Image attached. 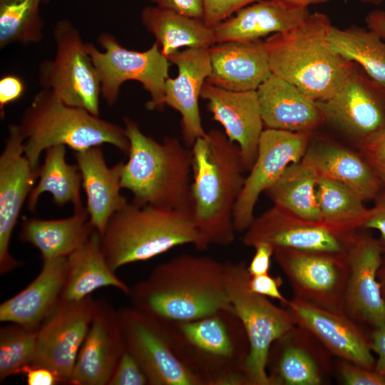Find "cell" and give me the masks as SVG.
<instances>
[{"instance_id":"cell-24","label":"cell","mask_w":385,"mask_h":385,"mask_svg":"<svg viewBox=\"0 0 385 385\" xmlns=\"http://www.w3.org/2000/svg\"><path fill=\"white\" fill-rule=\"evenodd\" d=\"M209 55L211 73L206 81L226 90L257 91L272 74L261 40L217 43L209 48Z\"/></svg>"},{"instance_id":"cell-36","label":"cell","mask_w":385,"mask_h":385,"mask_svg":"<svg viewBox=\"0 0 385 385\" xmlns=\"http://www.w3.org/2000/svg\"><path fill=\"white\" fill-rule=\"evenodd\" d=\"M317 197L322 222L332 229L351 233L364 227L369 209L352 189L332 179L319 176Z\"/></svg>"},{"instance_id":"cell-27","label":"cell","mask_w":385,"mask_h":385,"mask_svg":"<svg viewBox=\"0 0 385 385\" xmlns=\"http://www.w3.org/2000/svg\"><path fill=\"white\" fill-rule=\"evenodd\" d=\"M310 14L308 7L293 6L274 0H260L212 26L216 43L254 41L270 34L287 31Z\"/></svg>"},{"instance_id":"cell-22","label":"cell","mask_w":385,"mask_h":385,"mask_svg":"<svg viewBox=\"0 0 385 385\" xmlns=\"http://www.w3.org/2000/svg\"><path fill=\"white\" fill-rule=\"evenodd\" d=\"M200 97L207 101L213 119L240 151L243 168L250 170L258 150L263 121L257 91H234L205 81Z\"/></svg>"},{"instance_id":"cell-21","label":"cell","mask_w":385,"mask_h":385,"mask_svg":"<svg viewBox=\"0 0 385 385\" xmlns=\"http://www.w3.org/2000/svg\"><path fill=\"white\" fill-rule=\"evenodd\" d=\"M382 252L378 240L356 235L347 253L349 274L344 312L374 328L385 325V299L378 279Z\"/></svg>"},{"instance_id":"cell-40","label":"cell","mask_w":385,"mask_h":385,"mask_svg":"<svg viewBox=\"0 0 385 385\" xmlns=\"http://www.w3.org/2000/svg\"><path fill=\"white\" fill-rule=\"evenodd\" d=\"M337 371L346 385H385V374L339 359Z\"/></svg>"},{"instance_id":"cell-46","label":"cell","mask_w":385,"mask_h":385,"mask_svg":"<svg viewBox=\"0 0 385 385\" xmlns=\"http://www.w3.org/2000/svg\"><path fill=\"white\" fill-rule=\"evenodd\" d=\"M160 9L172 11L190 17L202 19V0H151Z\"/></svg>"},{"instance_id":"cell-10","label":"cell","mask_w":385,"mask_h":385,"mask_svg":"<svg viewBox=\"0 0 385 385\" xmlns=\"http://www.w3.org/2000/svg\"><path fill=\"white\" fill-rule=\"evenodd\" d=\"M53 36L56 55L39 66L40 85L66 104L100 116V80L79 32L63 19L56 24Z\"/></svg>"},{"instance_id":"cell-28","label":"cell","mask_w":385,"mask_h":385,"mask_svg":"<svg viewBox=\"0 0 385 385\" xmlns=\"http://www.w3.org/2000/svg\"><path fill=\"white\" fill-rule=\"evenodd\" d=\"M257 92L266 128L312 131L324 120L314 101L273 74L258 87Z\"/></svg>"},{"instance_id":"cell-1","label":"cell","mask_w":385,"mask_h":385,"mask_svg":"<svg viewBox=\"0 0 385 385\" xmlns=\"http://www.w3.org/2000/svg\"><path fill=\"white\" fill-rule=\"evenodd\" d=\"M132 306L163 321H190L232 309L227 291V262L183 254L156 266L130 287Z\"/></svg>"},{"instance_id":"cell-45","label":"cell","mask_w":385,"mask_h":385,"mask_svg":"<svg viewBox=\"0 0 385 385\" xmlns=\"http://www.w3.org/2000/svg\"><path fill=\"white\" fill-rule=\"evenodd\" d=\"M253 247L255 250V254L247 266L250 276L269 274L271 258L274 256V247L266 242H259Z\"/></svg>"},{"instance_id":"cell-47","label":"cell","mask_w":385,"mask_h":385,"mask_svg":"<svg viewBox=\"0 0 385 385\" xmlns=\"http://www.w3.org/2000/svg\"><path fill=\"white\" fill-rule=\"evenodd\" d=\"M374 205L369 209V216L363 228L374 229L379 233L378 240L385 250V192L376 195Z\"/></svg>"},{"instance_id":"cell-20","label":"cell","mask_w":385,"mask_h":385,"mask_svg":"<svg viewBox=\"0 0 385 385\" xmlns=\"http://www.w3.org/2000/svg\"><path fill=\"white\" fill-rule=\"evenodd\" d=\"M125 349L117 310L106 299L95 300L69 384L108 385Z\"/></svg>"},{"instance_id":"cell-31","label":"cell","mask_w":385,"mask_h":385,"mask_svg":"<svg viewBox=\"0 0 385 385\" xmlns=\"http://www.w3.org/2000/svg\"><path fill=\"white\" fill-rule=\"evenodd\" d=\"M304 156L313 164L319 176L346 185L363 200L375 198L379 192L381 182L371 166L347 148L320 142L307 149Z\"/></svg>"},{"instance_id":"cell-33","label":"cell","mask_w":385,"mask_h":385,"mask_svg":"<svg viewBox=\"0 0 385 385\" xmlns=\"http://www.w3.org/2000/svg\"><path fill=\"white\" fill-rule=\"evenodd\" d=\"M318 178L314 166L304 155L289 165L265 192L274 205L304 220L322 222L317 197Z\"/></svg>"},{"instance_id":"cell-50","label":"cell","mask_w":385,"mask_h":385,"mask_svg":"<svg viewBox=\"0 0 385 385\" xmlns=\"http://www.w3.org/2000/svg\"><path fill=\"white\" fill-rule=\"evenodd\" d=\"M367 29L376 32L385 40V11L374 10L369 12L365 19Z\"/></svg>"},{"instance_id":"cell-30","label":"cell","mask_w":385,"mask_h":385,"mask_svg":"<svg viewBox=\"0 0 385 385\" xmlns=\"http://www.w3.org/2000/svg\"><path fill=\"white\" fill-rule=\"evenodd\" d=\"M95 229L86 207L75 209L73 215L58 220L26 218L19 237L38 250L42 260L68 257L79 248Z\"/></svg>"},{"instance_id":"cell-7","label":"cell","mask_w":385,"mask_h":385,"mask_svg":"<svg viewBox=\"0 0 385 385\" xmlns=\"http://www.w3.org/2000/svg\"><path fill=\"white\" fill-rule=\"evenodd\" d=\"M101 238L106 260L115 272L175 247L192 244L196 248L199 243L192 208L142 206L133 201L111 216Z\"/></svg>"},{"instance_id":"cell-44","label":"cell","mask_w":385,"mask_h":385,"mask_svg":"<svg viewBox=\"0 0 385 385\" xmlns=\"http://www.w3.org/2000/svg\"><path fill=\"white\" fill-rule=\"evenodd\" d=\"M25 85L22 79L16 75H6L0 79L1 117L4 116L5 107L18 101L24 94Z\"/></svg>"},{"instance_id":"cell-29","label":"cell","mask_w":385,"mask_h":385,"mask_svg":"<svg viewBox=\"0 0 385 385\" xmlns=\"http://www.w3.org/2000/svg\"><path fill=\"white\" fill-rule=\"evenodd\" d=\"M68 258V272L61 299L79 301L99 288L113 287L128 294L130 287L116 276L103 253L101 238L94 230Z\"/></svg>"},{"instance_id":"cell-43","label":"cell","mask_w":385,"mask_h":385,"mask_svg":"<svg viewBox=\"0 0 385 385\" xmlns=\"http://www.w3.org/2000/svg\"><path fill=\"white\" fill-rule=\"evenodd\" d=\"M283 280L280 277H273L270 274L258 276H250L247 286L250 291L279 301L284 306L287 304V299L282 294L280 287Z\"/></svg>"},{"instance_id":"cell-4","label":"cell","mask_w":385,"mask_h":385,"mask_svg":"<svg viewBox=\"0 0 385 385\" xmlns=\"http://www.w3.org/2000/svg\"><path fill=\"white\" fill-rule=\"evenodd\" d=\"M173 351L202 385H250V344L232 309L190 321H163Z\"/></svg>"},{"instance_id":"cell-19","label":"cell","mask_w":385,"mask_h":385,"mask_svg":"<svg viewBox=\"0 0 385 385\" xmlns=\"http://www.w3.org/2000/svg\"><path fill=\"white\" fill-rule=\"evenodd\" d=\"M332 354L307 330L295 325L276 339L268 354L270 385H321L330 375Z\"/></svg>"},{"instance_id":"cell-41","label":"cell","mask_w":385,"mask_h":385,"mask_svg":"<svg viewBox=\"0 0 385 385\" xmlns=\"http://www.w3.org/2000/svg\"><path fill=\"white\" fill-rule=\"evenodd\" d=\"M202 21L212 27L228 19L242 8L260 0H202Z\"/></svg>"},{"instance_id":"cell-8","label":"cell","mask_w":385,"mask_h":385,"mask_svg":"<svg viewBox=\"0 0 385 385\" xmlns=\"http://www.w3.org/2000/svg\"><path fill=\"white\" fill-rule=\"evenodd\" d=\"M226 262L227 294L250 344L245 375L250 385H270L267 371L270 349L296 324L286 307H279L249 289L250 274L245 262Z\"/></svg>"},{"instance_id":"cell-32","label":"cell","mask_w":385,"mask_h":385,"mask_svg":"<svg viewBox=\"0 0 385 385\" xmlns=\"http://www.w3.org/2000/svg\"><path fill=\"white\" fill-rule=\"evenodd\" d=\"M140 19L145 28L153 34L162 54L166 58L182 47L210 48L216 43L212 27L202 19L157 6L144 7Z\"/></svg>"},{"instance_id":"cell-54","label":"cell","mask_w":385,"mask_h":385,"mask_svg":"<svg viewBox=\"0 0 385 385\" xmlns=\"http://www.w3.org/2000/svg\"><path fill=\"white\" fill-rule=\"evenodd\" d=\"M49 1H51V0H42V1H43V2H48Z\"/></svg>"},{"instance_id":"cell-2","label":"cell","mask_w":385,"mask_h":385,"mask_svg":"<svg viewBox=\"0 0 385 385\" xmlns=\"http://www.w3.org/2000/svg\"><path fill=\"white\" fill-rule=\"evenodd\" d=\"M191 151L196 249L229 245L235 240L234 210L245 179L240 148L225 133L212 129L195 141Z\"/></svg>"},{"instance_id":"cell-51","label":"cell","mask_w":385,"mask_h":385,"mask_svg":"<svg viewBox=\"0 0 385 385\" xmlns=\"http://www.w3.org/2000/svg\"><path fill=\"white\" fill-rule=\"evenodd\" d=\"M284 4L299 7H308L312 4H319L329 2L332 0H274Z\"/></svg>"},{"instance_id":"cell-18","label":"cell","mask_w":385,"mask_h":385,"mask_svg":"<svg viewBox=\"0 0 385 385\" xmlns=\"http://www.w3.org/2000/svg\"><path fill=\"white\" fill-rule=\"evenodd\" d=\"M296 325L310 332L331 354L358 366L374 369L376 359L357 322L344 312L324 308L293 297L284 306Z\"/></svg>"},{"instance_id":"cell-5","label":"cell","mask_w":385,"mask_h":385,"mask_svg":"<svg viewBox=\"0 0 385 385\" xmlns=\"http://www.w3.org/2000/svg\"><path fill=\"white\" fill-rule=\"evenodd\" d=\"M123 121L130 148L121 187L132 193V201L142 206L192 208L191 149L173 137L156 141L135 120L124 118Z\"/></svg>"},{"instance_id":"cell-6","label":"cell","mask_w":385,"mask_h":385,"mask_svg":"<svg viewBox=\"0 0 385 385\" xmlns=\"http://www.w3.org/2000/svg\"><path fill=\"white\" fill-rule=\"evenodd\" d=\"M18 125L24 138V155L34 170H39L43 151L55 145L78 152L107 143L125 155L130 148L125 128L66 104L49 89L34 96Z\"/></svg>"},{"instance_id":"cell-15","label":"cell","mask_w":385,"mask_h":385,"mask_svg":"<svg viewBox=\"0 0 385 385\" xmlns=\"http://www.w3.org/2000/svg\"><path fill=\"white\" fill-rule=\"evenodd\" d=\"M312 131L263 130L255 161L245 177L235 204L233 220L236 232L245 231L254 220L257 201L292 163L304 157Z\"/></svg>"},{"instance_id":"cell-17","label":"cell","mask_w":385,"mask_h":385,"mask_svg":"<svg viewBox=\"0 0 385 385\" xmlns=\"http://www.w3.org/2000/svg\"><path fill=\"white\" fill-rule=\"evenodd\" d=\"M315 102L324 120L360 141L385 128V86L355 68L334 96Z\"/></svg>"},{"instance_id":"cell-25","label":"cell","mask_w":385,"mask_h":385,"mask_svg":"<svg viewBox=\"0 0 385 385\" xmlns=\"http://www.w3.org/2000/svg\"><path fill=\"white\" fill-rule=\"evenodd\" d=\"M74 158L82 176L90 223L101 237L111 216L128 202L120 192L124 162L109 168L100 146L75 152Z\"/></svg>"},{"instance_id":"cell-42","label":"cell","mask_w":385,"mask_h":385,"mask_svg":"<svg viewBox=\"0 0 385 385\" xmlns=\"http://www.w3.org/2000/svg\"><path fill=\"white\" fill-rule=\"evenodd\" d=\"M365 160L385 185V128L361 141Z\"/></svg>"},{"instance_id":"cell-12","label":"cell","mask_w":385,"mask_h":385,"mask_svg":"<svg viewBox=\"0 0 385 385\" xmlns=\"http://www.w3.org/2000/svg\"><path fill=\"white\" fill-rule=\"evenodd\" d=\"M294 297L329 309L344 312L349 274L347 254L274 249Z\"/></svg>"},{"instance_id":"cell-53","label":"cell","mask_w":385,"mask_h":385,"mask_svg":"<svg viewBox=\"0 0 385 385\" xmlns=\"http://www.w3.org/2000/svg\"><path fill=\"white\" fill-rule=\"evenodd\" d=\"M359 1L364 4H373V5H379L384 1V0H359Z\"/></svg>"},{"instance_id":"cell-49","label":"cell","mask_w":385,"mask_h":385,"mask_svg":"<svg viewBox=\"0 0 385 385\" xmlns=\"http://www.w3.org/2000/svg\"><path fill=\"white\" fill-rule=\"evenodd\" d=\"M369 342L371 351L377 355L374 369L385 374V325L374 328Z\"/></svg>"},{"instance_id":"cell-38","label":"cell","mask_w":385,"mask_h":385,"mask_svg":"<svg viewBox=\"0 0 385 385\" xmlns=\"http://www.w3.org/2000/svg\"><path fill=\"white\" fill-rule=\"evenodd\" d=\"M38 329L7 323L0 328V381L20 374L31 365L37 346Z\"/></svg>"},{"instance_id":"cell-9","label":"cell","mask_w":385,"mask_h":385,"mask_svg":"<svg viewBox=\"0 0 385 385\" xmlns=\"http://www.w3.org/2000/svg\"><path fill=\"white\" fill-rule=\"evenodd\" d=\"M98 41L103 51L91 43L86 50L98 73L101 97L112 106L117 101L120 86L127 81H136L150 95L147 103L149 110L162 109L165 103V81L169 76L171 63L162 54L155 42L144 51L122 46L110 33L101 34Z\"/></svg>"},{"instance_id":"cell-16","label":"cell","mask_w":385,"mask_h":385,"mask_svg":"<svg viewBox=\"0 0 385 385\" xmlns=\"http://www.w3.org/2000/svg\"><path fill=\"white\" fill-rule=\"evenodd\" d=\"M24 138L17 124L9 126V136L0 156V274L21 266L10 252L14 229L34 187L38 170H34L24 152Z\"/></svg>"},{"instance_id":"cell-14","label":"cell","mask_w":385,"mask_h":385,"mask_svg":"<svg viewBox=\"0 0 385 385\" xmlns=\"http://www.w3.org/2000/svg\"><path fill=\"white\" fill-rule=\"evenodd\" d=\"M356 235L336 231L323 222L301 218L274 205L245 231L244 245L253 247L266 242L274 249L347 254Z\"/></svg>"},{"instance_id":"cell-26","label":"cell","mask_w":385,"mask_h":385,"mask_svg":"<svg viewBox=\"0 0 385 385\" xmlns=\"http://www.w3.org/2000/svg\"><path fill=\"white\" fill-rule=\"evenodd\" d=\"M68 272V258L43 260L37 277L0 305V322L38 329L58 303Z\"/></svg>"},{"instance_id":"cell-13","label":"cell","mask_w":385,"mask_h":385,"mask_svg":"<svg viewBox=\"0 0 385 385\" xmlns=\"http://www.w3.org/2000/svg\"><path fill=\"white\" fill-rule=\"evenodd\" d=\"M94 304L91 296L79 301L60 299L38 329L36 351L31 365L47 368L60 383L70 384Z\"/></svg>"},{"instance_id":"cell-37","label":"cell","mask_w":385,"mask_h":385,"mask_svg":"<svg viewBox=\"0 0 385 385\" xmlns=\"http://www.w3.org/2000/svg\"><path fill=\"white\" fill-rule=\"evenodd\" d=\"M42 0H0V48L19 43L28 45L43 37Z\"/></svg>"},{"instance_id":"cell-23","label":"cell","mask_w":385,"mask_h":385,"mask_svg":"<svg viewBox=\"0 0 385 385\" xmlns=\"http://www.w3.org/2000/svg\"><path fill=\"white\" fill-rule=\"evenodd\" d=\"M167 58L177 66L178 73L165 81V103L180 113L183 139L192 147L207 133L202 124L199 97L211 73L209 48H187Z\"/></svg>"},{"instance_id":"cell-39","label":"cell","mask_w":385,"mask_h":385,"mask_svg":"<svg viewBox=\"0 0 385 385\" xmlns=\"http://www.w3.org/2000/svg\"><path fill=\"white\" fill-rule=\"evenodd\" d=\"M148 380L139 363L125 349L108 385H147Z\"/></svg>"},{"instance_id":"cell-52","label":"cell","mask_w":385,"mask_h":385,"mask_svg":"<svg viewBox=\"0 0 385 385\" xmlns=\"http://www.w3.org/2000/svg\"><path fill=\"white\" fill-rule=\"evenodd\" d=\"M378 279L382 295L385 299V262H383V260L378 272Z\"/></svg>"},{"instance_id":"cell-3","label":"cell","mask_w":385,"mask_h":385,"mask_svg":"<svg viewBox=\"0 0 385 385\" xmlns=\"http://www.w3.org/2000/svg\"><path fill=\"white\" fill-rule=\"evenodd\" d=\"M323 14H310L296 27L265 41L272 74L294 86L314 101L334 96L354 69L328 39L332 26Z\"/></svg>"},{"instance_id":"cell-35","label":"cell","mask_w":385,"mask_h":385,"mask_svg":"<svg viewBox=\"0 0 385 385\" xmlns=\"http://www.w3.org/2000/svg\"><path fill=\"white\" fill-rule=\"evenodd\" d=\"M327 39L335 52L385 86V40L376 32L356 26L340 29L332 25Z\"/></svg>"},{"instance_id":"cell-34","label":"cell","mask_w":385,"mask_h":385,"mask_svg":"<svg viewBox=\"0 0 385 385\" xmlns=\"http://www.w3.org/2000/svg\"><path fill=\"white\" fill-rule=\"evenodd\" d=\"M42 165L38 170V180L27 200V207L34 212L40 195L48 192L55 205H73L74 210L83 207L81 198L82 176L76 165L66 159V147L55 145L48 148Z\"/></svg>"},{"instance_id":"cell-48","label":"cell","mask_w":385,"mask_h":385,"mask_svg":"<svg viewBox=\"0 0 385 385\" xmlns=\"http://www.w3.org/2000/svg\"><path fill=\"white\" fill-rule=\"evenodd\" d=\"M20 374L26 376L28 385H56L61 384L56 376L48 369L29 365Z\"/></svg>"},{"instance_id":"cell-11","label":"cell","mask_w":385,"mask_h":385,"mask_svg":"<svg viewBox=\"0 0 385 385\" xmlns=\"http://www.w3.org/2000/svg\"><path fill=\"white\" fill-rule=\"evenodd\" d=\"M125 349L150 385H202L172 349L163 322L133 306L117 309Z\"/></svg>"}]
</instances>
